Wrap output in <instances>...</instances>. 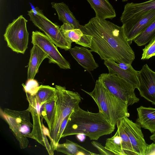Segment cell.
<instances>
[{
  "instance_id": "cell-20",
  "label": "cell",
  "mask_w": 155,
  "mask_h": 155,
  "mask_svg": "<svg viewBox=\"0 0 155 155\" xmlns=\"http://www.w3.org/2000/svg\"><path fill=\"white\" fill-rule=\"evenodd\" d=\"M94 10L95 17L112 19L116 17L114 9L108 0H87Z\"/></svg>"
},
{
  "instance_id": "cell-13",
  "label": "cell",
  "mask_w": 155,
  "mask_h": 155,
  "mask_svg": "<svg viewBox=\"0 0 155 155\" xmlns=\"http://www.w3.org/2000/svg\"><path fill=\"white\" fill-rule=\"evenodd\" d=\"M155 20V10L147 12L134 22L123 24L124 32L127 41L131 45L135 38L143 32Z\"/></svg>"
},
{
  "instance_id": "cell-35",
  "label": "cell",
  "mask_w": 155,
  "mask_h": 155,
  "mask_svg": "<svg viewBox=\"0 0 155 155\" xmlns=\"http://www.w3.org/2000/svg\"><path fill=\"white\" fill-rule=\"evenodd\" d=\"M150 138L153 142V143H155V132L152 134L150 136Z\"/></svg>"
},
{
  "instance_id": "cell-30",
  "label": "cell",
  "mask_w": 155,
  "mask_h": 155,
  "mask_svg": "<svg viewBox=\"0 0 155 155\" xmlns=\"http://www.w3.org/2000/svg\"><path fill=\"white\" fill-rule=\"evenodd\" d=\"M25 93L32 96H35L36 94L39 86L38 82L35 80H28L26 84H22Z\"/></svg>"
},
{
  "instance_id": "cell-11",
  "label": "cell",
  "mask_w": 155,
  "mask_h": 155,
  "mask_svg": "<svg viewBox=\"0 0 155 155\" xmlns=\"http://www.w3.org/2000/svg\"><path fill=\"white\" fill-rule=\"evenodd\" d=\"M137 77L140 95L155 105V72L145 64L138 71Z\"/></svg>"
},
{
  "instance_id": "cell-22",
  "label": "cell",
  "mask_w": 155,
  "mask_h": 155,
  "mask_svg": "<svg viewBox=\"0 0 155 155\" xmlns=\"http://www.w3.org/2000/svg\"><path fill=\"white\" fill-rule=\"evenodd\" d=\"M55 150L69 155H99L87 150L78 143L68 139L63 143H58Z\"/></svg>"
},
{
  "instance_id": "cell-12",
  "label": "cell",
  "mask_w": 155,
  "mask_h": 155,
  "mask_svg": "<svg viewBox=\"0 0 155 155\" xmlns=\"http://www.w3.org/2000/svg\"><path fill=\"white\" fill-rule=\"evenodd\" d=\"M154 10H155V0L140 3H127L124 6L120 21L123 24L132 23L146 13Z\"/></svg>"
},
{
  "instance_id": "cell-9",
  "label": "cell",
  "mask_w": 155,
  "mask_h": 155,
  "mask_svg": "<svg viewBox=\"0 0 155 155\" xmlns=\"http://www.w3.org/2000/svg\"><path fill=\"white\" fill-rule=\"evenodd\" d=\"M33 45L39 46L48 55L50 63L57 64L60 68L70 69V63L61 55L57 47L45 34L38 31H33L31 36Z\"/></svg>"
},
{
  "instance_id": "cell-32",
  "label": "cell",
  "mask_w": 155,
  "mask_h": 155,
  "mask_svg": "<svg viewBox=\"0 0 155 155\" xmlns=\"http://www.w3.org/2000/svg\"><path fill=\"white\" fill-rule=\"evenodd\" d=\"M117 65L119 68L124 70L128 71L134 73H138V71L135 70L131 64L124 63H120L119 64L117 63Z\"/></svg>"
},
{
  "instance_id": "cell-3",
  "label": "cell",
  "mask_w": 155,
  "mask_h": 155,
  "mask_svg": "<svg viewBox=\"0 0 155 155\" xmlns=\"http://www.w3.org/2000/svg\"><path fill=\"white\" fill-rule=\"evenodd\" d=\"M81 90L92 98L98 107L99 112L103 114L114 127L123 117H129L128 105L110 92L98 80L91 92Z\"/></svg>"
},
{
  "instance_id": "cell-34",
  "label": "cell",
  "mask_w": 155,
  "mask_h": 155,
  "mask_svg": "<svg viewBox=\"0 0 155 155\" xmlns=\"http://www.w3.org/2000/svg\"><path fill=\"white\" fill-rule=\"evenodd\" d=\"M145 155H155V143L148 144L145 151Z\"/></svg>"
},
{
  "instance_id": "cell-8",
  "label": "cell",
  "mask_w": 155,
  "mask_h": 155,
  "mask_svg": "<svg viewBox=\"0 0 155 155\" xmlns=\"http://www.w3.org/2000/svg\"><path fill=\"white\" fill-rule=\"evenodd\" d=\"M27 99L28 103V109L31 114L33 120V127L27 137L33 139L44 146L46 148L49 155L54 154L46 136L43 132L42 122L40 119L41 106L37 101L35 96L26 93Z\"/></svg>"
},
{
  "instance_id": "cell-1",
  "label": "cell",
  "mask_w": 155,
  "mask_h": 155,
  "mask_svg": "<svg viewBox=\"0 0 155 155\" xmlns=\"http://www.w3.org/2000/svg\"><path fill=\"white\" fill-rule=\"evenodd\" d=\"M80 29L84 34L91 36L89 48L91 52L97 53L101 59L131 64L135 59L134 53L122 26L95 17L81 25Z\"/></svg>"
},
{
  "instance_id": "cell-17",
  "label": "cell",
  "mask_w": 155,
  "mask_h": 155,
  "mask_svg": "<svg viewBox=\"0 0 155 155\" xmlns=\"http://www.w3.org/2000/svg\"><path fill=\"white\" fill-rule=\"evenodd\" d=\"M137 111L136 122L152 134L155 132V108L141 106L137 108Z\"/></svg>"
},
{
  "instance_id": "cell-36",
  "label": "cell",
  "mask_w": 155,
  "mask_h": 155,
  "mask_svg": "<svg viewBox=\"0 0 155 155\" xmlns=\"http://www.w3.org/2000/svg\"><path fill=\"white\" fill-rule=\"evenodd\" d=\"M128 0H122L123 2H125L127 1Z\"/></svg>"
},
{
  "instance_id": "cell-23",
  "label": "cell",
  "mask_w": 155,
  "mask_h": 155,
  "mask_svg": "<svg viewBox=\"0 0 155 155\" xmlns=\"http://www.w3.org/2000/svg\"><path fill=\"white\" fill-rule=\"evenodd\" d=\"M57 98L51 101L46 102L41 106V117L46 121L49 131L53 124L56 113V106Z\"/></svg>"
},
{
  "instance_id": "cell-24",
  "label": "cell",
  "mask_w": 155,
  "mask_h": 155,
  "mask_svg": "<svg viewBox=\"0 0 155 155\" xmlns=\"http://www.w3.org/2000/svg\"><path fill=\"white\" fill-rule=\"evenodd\" d=\"M36 99L40 106L44 103L53 101L57 98L55 87L49 85H41L35 95Z\"/></svg>"
},
{
  "instance_id": "cell-31",
  "label": "cell",
  "mask_w": 155,
  "mask_h": 155,
  "mask_svg": "<svg viewBox=\"0 0 155 155\" xmlns=\"http://www.w3.org/2000/svg\"><path fill=\"white\" fill-rule=\"evenodd\" d=\"M91 144L96 148L100 153L101 155H112L114 153L107 149L99 143L93 140L91 142Z\"/></svg>"
},
{
  "instance_id": "cell-4",
  "label": "cell",
  "mask_w": 155,
  "mask_h": 155,
  "mask_svg": "<svg viewBox=\"0 0 155 155\" xmlns=\"http://www.w3.org/2000/svg\"><path fill=\"white\" fill-rule=\"evenodd\" d=\"M57 99L54 120L50 131V144L54 151L59 143L58 135L62 122L73 111L79 107L81 97L77 92L67 90L64 87L55 85Z\"/></svg>"
},
{
  "instance_id": "cell-10",
  "label": "cell",
  "mask_w": 155,
  "mask_h": 155,
  "mask_svg": "<svg viewBox=\"0 0 155 155\" xmlns=\"http://www.w3.org/2000/svg\"><path fill=\"white\" fill-rule=\"evenodd\" d=\"M120 121L138 155H145L148 144L144 139L141 127L138 124L133 122L127 117H123Z\"/></svg>"
},
{
  "instance_id": "cell-33",
  "label": "cell",
  "mask_w": 155,
  "mask_h": 155,
  "mask_svg": "<svg viewBox=\"0 0 155 155\" xmlns=\"http://www.w3.org/2000/svg\"><path fill=\"white\" fill-rule=\"evenodd\" d=\"M70 114L66 117L61 123L58 133V139L59 141L61 138L62 134L66 127Z\"/></svg>"
},
{
  "instance_id": "cell-18",
  "label": "cell",
  "mask_w": 155,
  "mask_h": 155,
  "mask_svg": "<svg viewBox=\"0 0 155 155\" xmlns=\"http://www.w3.org/2000/svg\"><path fill=\"white\" fill-rule=\"evenodd\" d=\"M48 58L47 54L38 45H33L31 51L27 72V80L34 79L43 61Z\"/></svg>"
},
{
  "instance_id": "cell-25",
  "label": "cell",
  "mask_w": 155,
  "mask_h": 155,
  "mask_svg": "<svg viewBox=\"0 0 155 155\" xmlns=\"http://www.w3.org/2000/svg\"><path fill=\"white\" fill-rule=\"evenodd\" d=\"M4 113L7 115L14 118L18 123L24 126L33 127V124L30 121V112L28 108L23 111H17L8 108H5Z\"/></svg>"
},
{
  "instance_id": "cell-19",
  "label": "cell",
  "mask_w": 155,
  "mask_h": 155,
  "mask_svg": "<svg viewBox=\"0 0 155 155\" xmlns=\"http://www.w3.org/2000/svg\"><path fill=\"white\" fill-rule=\"evenodd\" d=\"M104 64L107 68L109 74L118 75L131 84L135 89L138 88V72L134 73L122 69L119 67L116 62L111 60L104 61Z\"/></svg>"
},
{
  "instance_id": "cell-29",
  "label": "cell",
  "mask_w": 155,
  "mask_h": 155,
  "mask_svg": "<svg viewBox=\"0 0 155 155\" xmlns=\"http://www.w3.org/2000/svg\"><path fill=\"white\" fill-rule=\"evenodd\" d=\"M155 56V36L143 49L141 60H148Z\"/></svg>"
},
{
  "instance_id": "cell-21",
  "label": "cell",
  "mask_w": 155,
  "mask_h": 155,
  "mask_svg": "<svg viewBox=\"0 0 155 155\" xmlns=\"http://www.w3.org/2000/svg\"><path fill=\"white\" fill-rule=\"evenodd\" d=\"M51 4L52 7L56 11L59 20L63 23L70 25L75 28H80L81 25L65 3L52 2Z\"/></svg>"
},
{
  "instance_id": "cell-16",
  "label": "cell",
  "mask_w": 155,
  "mask_h": 155,
  "mask_svg": "<svg viewBox=\"0 0 155 155\" xmlns=\"http://www.w3.org/2000/svg\"><path fill=\"white\" fill-rule=\"evenodd\" d=\"M60 30L70 45L74 42L83 47L89 48L91 37L89 35L84 34L80 29L75 28L67 24L63 23L60 27Z\"/></svg>"
},
{
  "instance_id": "cell-7",
  "label": "cell",
  "mask_w": 155,
  "mask_h": 155,
  "mask_svg": "<svg viewBox=\"0 0 155 155\" xmlns=\"http://www.w3.org/2000/svg\"><path fill=\"white\" fill-rule=\"evenodd\" d=\"M27 21L23 15H20L8 24L4 35L8 46L18 53L24 54L28 48L29 34Z\"/></svg>"
},
{
  "instance_id": "cell-28",
  "label": "cell",
  "mask_w": 155,
  "mask_h": 155,
  "mask_svg": "<svg viewBox=\"0 0 155 155\" xmlns=\"http://www.w3.org/2000/svg\"><path fill=\"white\" fill-rule=\"evenodd\" d=\"M155 36V20L143 32L136 37L134 42L138 46L146 45Z\"/></svg>"
},
{
  "instance_id": "cell-2",
  "label": "cell",
  "mask_w": 155,
  "mask_h": 155,
  "mask_svg": "<svg viewBox=\"0 0 155 155\" xmlns=\"http://www.w3.org/2000/svg\"><path fill=\"white\" fill-rule=\"evenodd\" d=\"M115 128L101 112L86 111L79 107L70 114L61 138L81 134L91 140H97L103 136L111 134Z\"/></svg>"
},
{
  "instance_id": "cell-15",
  "label": "cell",
  "mask_w": 155,
  "mask_h": 155,
  "mask_svg": "<svg viewBox=\"0 0 155 155\" xmlns=\"http://www.w3.org/2000/svg\"><path fill=\"white\" fill-rule=\"evenodd\" d=\"M69 50L78 63L88 72L93 71L98 67L91 50L84 47L75 46Z\"/></svg>"
},
{
  "instance_id": "cell-27",
  "label": "cell",
  "mask_w": 155,
  "mask_h": 155,
  "mask_svg": "<svg viewBox=\"0 0 155 155\" xmlns=\"http://www.w3.org/2000/svg\"><path fill=\"white\" fill-rule=\"evenodd\" d=\"M116 125L121 138L122 147L124 155H138L134 150L128 136L122 127L120 120L117 122Z\"/></svg>"
},
{
  "instance_id": "cell-5",
  "label": "cell",
  "mask_w": 155,
  "mask_h": 155,
  "mask_svg": "<svg viewBox=\"0 0 155 155\" xmlns=\"http://www.w3.org/2000/svg\"><path fill=\"white\" fill-rule=\"evenodd\" d=\"M28 13L30 20L43 31L56 46L65 51L69 50L71 48V45L63 35L60 27L45 16L42 10L37 7L33 8L28 11Z\"/></svg>"
},
{
  "instance_id": "cell-6",
  "label": "cell",
  "mask_w": 155,
  "mask_h": 155,
  "mask_svg": "<svg viewBox=\"0 0 155 155\" xmlns=\"http://www.w3.org/2000/svg\"><path fill=\"white\" fill-rule=\"evenodd\" d=\"M98 80L110 92L128 106L138 102L135 88L130 83L115 74L102 73Z\"/></svg>"
},
{
  "instance_id": "cell-26",
  "label": "cell",
  "mask_w": 155,
  "mask_h": 155,
  "mask_svg": "<svg viewBox=\"0 0 155 155\" xmlns=\"http://www.w3.org/2000/svg\"><path fill=\"white\" fill-rule=\"evenodd\" d=\"M105 147L115 155H124L121 145V139L118 130L111 137L107 138Z\"/></svg>"
},
{
  "instance_id": "cell-14",
  "label": "cell",
  "mask_w": 155,
  "mask_h": 155,
  "mask_svg": "<svg viewBox=\"0 0 155 155\" xmlns=\"http://www.w3.org/2000/svg\"><path fill=\"white\" fill-rule=\"evenodd\" d=\"M0 112L1 117L8 124L13 135L19 142L20 148H26L29 143L27 136L31 133V128L18 123L14 118L5 114L1 108Z\"/></svg>"
}]
</instances>
